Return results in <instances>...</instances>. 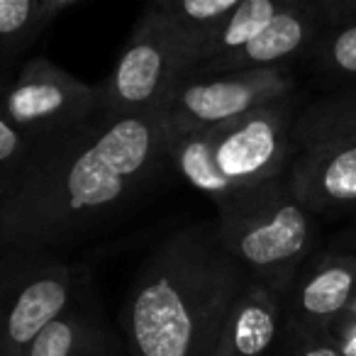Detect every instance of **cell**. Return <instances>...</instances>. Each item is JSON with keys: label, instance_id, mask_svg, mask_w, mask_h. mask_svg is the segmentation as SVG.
Here are the masks:
<instances>
[{"label": "cell", "instance_id": "6da1fadb", "mask_svg": "<svg viewBox=\"0 0 356 356\" xmlns=\"http://www.w3.org/2000/svg\"><path fill=\"white\" fill-rule=\"evenodd\" d=\"M171 129L161 113L100 108L37 154L0 193V247L30 254L69 242L113 215L168 161Z\"/></svg>", "mask_w": 356, "mask_h": 356}, {"label": "cell", "instance_id": "7a4b0ae2", "mask_svg": "<svg viewBox=\"0 0 356 356\" xmlns=\"http://www.w3.org/2000/svg\"><path fill=\"white\" fill-rule=\"evenodd\" d=\"M247 286L215 225L173 232L139 266L124 298L120 325L129 356H213Z\"/></svg>", "mask_w": 356, "mask_h": 356}, {"label": "cell", "instance_id": "3957f363", "mask_svg": "<svg viewBox=\"0 0 356 356\" xmlns=\"http://www.w3.org/2000/svg\"><path fill=\"white\" fill-rule=\"evenodd\" d=\"M296 118L291 100H281L229 122L171 134L168 161L218 205L286 176L296 154Z\"/></svg>", "mask_w": 356, "mask_h": 356}, {"label": "cell", "instance_id": "277c9868", "mask_svg": "<svg viewBox=\"0 0 356 356\" xmlns=\"http://www.w3.org/2000/svg\"><path fill=\"white\" fill-rule=\"evenodd\" d=\"M218 237L249 283L288 291L317 244V215L293 191L288 173L218 203Z\"/></svg>", "mask_w": 356, "mask_h": 356}, {"label": "cell", "instance_id": "5b68a950", "mask_svg": "<svg viewBox=\"0 0 356 356\" xmlns=\"http://www.w3.org/2000/svg\"><path fill=\"white\" fill-rule=\"evenodd\" d=\"M191 71L193 59L188 47L149 6L98 90L100 108L118 115L159 113Z\"/></svg>", "mask_w": 356, "mask_h": 356}, {"label": "cell", "instance_id": "8992f818", "mask_svg": "<svg viewBox=\"0 0 356 356\" xmlns=\"http://www.w3.org/2000/svg\"><path fill=\"white\" fill-rule=\"evenodd\" d=\"M293 76L286 69L188 74L159 113L171 134L213 127L291 98Z\"/></svg>", "mask_w": 356, "mask_h": 356}, {"label": "cell", "instance_id": "52a82bcc", "mask_svg": "<svg viewBox=\"0 0 356 356\" xmlns=\"http://www.w3.org/2000/svg\"><path fill=\"white\" fill-rule=\"evenodd\" d=\"M0 110L37 144L71 132L100 110V93L47 59H32L0 98Z\"/></svg>", "mask_w": 356, "mask_h": 356}, {"label": "cell", "instance_id": "ba28073f", "mask_svg": "<svg viewBox=\"0 0 356 356\" xmlns=\"http://www.w3.org/2000/svg\"><path fill=\"white\" fill-rule=\"evenodd\" d=\"M74 307V273L40 264L0 283V356H27L37 337Z\"/></svg>", "mask_w": 356, "mask_h": 356}, {"label": "cell", "instance_id": "9c48e42d", "mask_svg": "<svg viewBox=\"0 0 356 356\" xmlns=\"http://www.w3.org/2000/svg\"><path fill=\"white\" fill-rule=\"evenodd\" d=\"M356 298V257L325 252L310 259L283 293L288 339L325 337Z\"/></svg>", "mask_w": 356, "mask_h": 356}, {"label": "cell", "instance_id": "30bf717a", "mask_svg": "<svg viewBox=\"0 0 356 356\" xmlns=\"http://www.w3.org/2000/svg\"><path fill=\"white\" fill-rule=\"evenodd\" d=\"M288 181L300 203L317 218H356V139L298 147Z\"/></svg>", "mask_w": 356, "mask_h": 356}, {"label": "cell", "instance_id": "8fae6325", "mask_svg": "<svg viewBox=\"0 0 356 356\" xmlns=\"http://www.w3.org/2000/svg\"><path fill=\"white\" fill-rule=\"evenodd\" d=\"M327 25L322 3H296L286 0L276 17L254 37L247 47L225 59L213 74H232V71H264L283 69V64L300 54H307L315 44L317 35Z\"/></svg>", "mask_w": 356, "mask_h": 356}, {"label": "cell", "instance_id": "7c38bea8", "mask_svg": "<svg viewBox=\"0 0 356 356\" xmlns=\"http://www.w3.org/2000/svg\"><path fill=\"white\" fill-rule=\"evenodd\" d=\"M288 339L283 296L249 283L234 300L213 356H273Z\"/></svg>", "mask_w": 356, "mask_h": 356}, {"label": "cell", "instance_id": "4fadbf2b", "mask_svg": "<svg viewBox=\"0 0 356 356\" xmlns=\"http://www.w3.org/2000/svg\"><path fill=\"white\" fill-rule=\"evenodd\" d=\"M327 25L310 47V59L317 74L332 86L337 93L356 88V0L341 3H322Z\"/></svg>", "mask_w": 356, "mask_h": 356}, {"label": "cell", "instance_id": "5bb4252c", "mask_svg": "<svg viewBox=\"0 0 356 356\" xmlns=\"http://www.w3.org/2000/svg\"><path fill=\"white\" fill-rule=\"evenodd\" d=\"M283 3L286 0H239L237 8L215 30V35L200 47L193 74H213L225 59L237 54L254 37L261 35L264 27L281 13Z\"/></svg>", "mask_w": 356, "mask_h": 356}, {"label": "cell", "instance_id": "9a60e30c", "mask_svg": "<svg viewBox=\"0 0 356 356\" xmlns=\"http://www.w3.org/2000/svg\"><path fill=\"white\" fill-rule=\"evenodd\" d=\"M237 3L239 0H159L152 3V8L188 47L195 69V56L200 47L215 35V30L237 8Z\"/></svg>", "mask_w": 356, "mask_h": 356}, {"label": "cell", "instance_id": "2e32d148", "mask_svg": "<svg viewBox=\"0 0 356 356\" xmlns=\"http://www.w3.org/2000/svg\"><path fill=\"white\" fill-rule=\"evenodd\" d=\"M332 139H356V88L315 100L296 118V149Z\"/></svg>", "mask_w": 356, "mask_h": 356}, {"label": "cell", "instance_id": "e0dca14e", "mask_svg": "<svg viewBox=\"0 0 356 356\" xmlns=\"http://www.w3.org/2000/svg\"><path fill=\"white\" fill-rule=\"evenodd\" d=\"M27 356H105L103 330L74 305L37 337Z\"/></svg>", "mask_w": 356, "mask_h": 356}, {"label": "cell", "instance_id": "ac0fdd59", "mask_svg": "<svg viewBox=\"0 0 356 356\" xmlns=\"http://www.w3.org/2000/svg\"><path fill=\"white\" fill-rule=\"evenodd\" d=\"M74 6L76 0H0V47L25 44Z\"/></svg>", "mask_w": 356, "mask_h": 356}, {"label": "cell", "instance_id": "d6986e66", "mask_svg": "<svg viewBox=\"0 0 356 356\" xmlns=\"http://www.w3.org/2000/svg\"><path fill=\"white\" fill-rule=\"evenodd\" d=\"M27 147L30 139L6 118V113L0 110V168H15V176L20 173V168L27 163Z\"/></svg>", "mask_w": 356, "mask_h": 356}, {"label": "cell", "instance_id": "ffe728a7", "mask_svg": "<svg viewBox=\"0 0 356 356\" xmlns=\"http://www.w3.org/2000/svg\"><path fill=\"white\" fill-rule=\"evenodd\" d=\"M325 339H330L334 346H339V351L344 356H356V298L349 305V310L327 332Z\"/></svg>", "mask_w": 356, "mask_h": 356}, {"label": "cell", "instance_id": "44dd1931", "mask_svg": "<svg viewBox=\"0 0 356 356\" xmlns=\"http://www.w3.org/2000/svg\"><path fill=\"white\" fill-rule=\"evenodd\" d=\"M283 356H344L339 346H334L325 337H312V339H286Z\"/></svg>", "mask_w": 356, "mask_h": 356}, {"label": "cell", "instance_id": "7402d4cb", "mask_svg": "<svg viewBox=\"0 0 356 356\" xmlns=\"http://www.w3.org/2000/svg\"><path fill=\"white\" fill-rule=\"evenodd\" d=\"M332 252L346 254V257H356V218H354V222L337 237V242L332 244Z\"/></svg>", "mask_w": 356, "mask_h": 356}]
</instances>
